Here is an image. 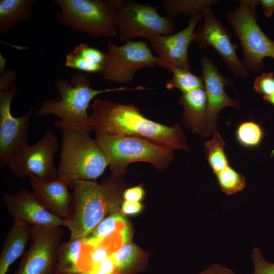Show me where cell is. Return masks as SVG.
<instances>
[{"instance_id": "1", "label": "cell", "mask_w": 274, "mask_h": 274, "mask_svg": "<svg viewBox=\"0 0 274 274\" xmlns=\"http://www.w3.org/2000/svg\"><path fill=\"white\" fill-rule=\"evenodd\" d=\"M91 107V128L95 133L146 139L173 150L189 149L180 125L168 126L148 119L134 104L96 99Z\"/></svg>"}, {"instance_id": "2", "label": "cell", "mask_w": 274, "mask_h": 274, "mask_svg": "<svg viewBox=\"0 0 274 274\" xmlns=\"http://www.w3.org/2000/svg\"><path fill=\"white\" fill-rule=\"evenodd\" d=\"M120 177L112 174L100 183L80 180L72 184V199L65 219L70 239L86 237L105 218L119 211L123 199Z\"/></svg>"}, {"instance_id": "3", "label": "cell", "mask_w": 274, "mask_h": 274, "mask_svg": "<svg viewBox=\"0 0 274 274\" xmlns=\"http://www.w3.org/2000/svg\"><path fill=\"white\" fill-rule=\"evenodd\" d=\"M55 87L60 98L43 101L40 109L36 111V115L56 116L59 120L54 121L53 125L57 128L65 126L89 132L92 130L88 109L90 101L96 96L108 92L150 89L137 86L95 89L92 87L87 75L82 73L73 75L69 80L57 79Z\"/></svg>"}, {"instance_id": "4", "label": "cell", "mask_w": 274, "mask_h": 274, "mask_svg": "<svg viewBox=\"0 0 274 274\" xmlns=\"http://www.w3.org/2000/svg\"><path fill=\"white\" fill-rule=\"evenodd\" d=\"M61 150L57 176L69 185L77 181H95L108 166L107 159L89 131L60 126Z\"/></svg>"}, {"instance_id": "5", "label": "cell", "mask_w": 274, "mask_h": 274, "mask_svg": "<svg viewBox=\"0 0 274 274\" xmlns=\"http://www.w3.org/2000/svg\"><path fill=\"white\" fill-rule=\"evenodd\" d=\"M95 140L107 159L112 174L116 176L125 174L128 165L135 162L149 163L162 170L175 158L173 150L146 139L95 133Z\"/></svg>"}, {"instance_id": "6", "label": "cell", "mask_w": 274, "mask_h": 274, "mask_svg": "<svg viewBox=\"0 0 274 274\" xmlns=\"http://www.w3.org/2000/svg\"><path fill=\"white\" fill-rule=\"evenodd\" d=\"M60 10L55 16L60 24L93 38L118 36L116 11L112 1L55 0Z\"/></svg>"}, {"instance_id": "7", "label": "cell", "mask_w": 274, "mask_h": 274, "mask_svg": "<svg viewBox=\"0 0 274 274\" xmlns=\"http://www.w3.org/2000/svg\"><path fill=\"white\" fill-rule=\"evenodd\" d=\"M258 6V0H241L236 9L226 14V19L243 49V62L248 71L256 74L264 67L265 58L274 59V41L258 24L256 8Z\"/></svg>"}, {"instance_id": "8", "label": "cell", "mask_w": 274, "mask_h": 274, "mask_svg": "<svg viewBox=\"0 0 274 274\" xmlns=\"http://www.w3.org/2000/svg\"><path fill=\"white\" fill-rule=\"evenodd\" d=\"M112 3L116 11V25L122 44L138 38L147 39L174 31L176 16H160L157 7L133 1L115 0Z\"/></svg>"}, {"instance_id": "9", "label": "cell", "mask_w": 274, "mask_h": 274, "mask_svg": "<svg viewBox=\"0 0 274 274\" xmlns=\"http://www.w3.org/2000/svg\"><path fill=\"white\" fill-rule=\"evenodd\" d=\"M107 49L100 73L106 81L129 84L139 70L158 66L157 56L146 42L130 41L118 46L108 39Z\"/></svg>"}, {"instance_id": "10", "label": "cell", "mask_w": 274, "mask_h": 274, "mask_svg": "<svg viewBox=\"0 0 274 274\" xmlns=\"http://www.w3.org/2000/svg\"><path fill=\"white\" fill-rule=\"evenodd\" d=\"M59 146L57 137L49 129L36 144L19 148L10 158L7 166L19 179L35 177L51 179L57 176L53 157Z\"/></svg>"}, {"instance_id": "11", "label": "cell", "mask_w": 274, "mask_h": 274, "mask_svg": "<svg viewBox=\"0 0 274 274\" xmlns=\"http://www.w3.org/2000/svg\"><path fill=\"white\" fill-rule=\"evenodd\" d=\"M201 13L203 22L194 31L192 42L200 49L213 48L234 76L247 77L248 71L237 57L238 46L231 41L230 32L216 18L211 7L204 8Z\"/></svg>"}, {"instance_id": "12", "label": "cell", "mask_w": 274, "mask_h": 274, "mask_svg": "<svg viewBox=\"0 0 274 274\" xmlns=\"http://www.w3.org/2000/svg\"><path fill=\"white\" fill-rule=\"evenodd\" d=\"M61 227H32L31 244L15 274H57V255L63 235Z\"/></svg>"}, {"instance_id": "13", "label": "cell", "mask_w": 274, "mask_h": 274, "mask_svg": "<svg viewBox=\"0 0 274 274\" xmlns=\"http://www.w3.org/2000/svg\"><path fill=\"white\" fill-rule=\"evenodd\" d=\"M15 85L0 91V169L8 165L13 154L21 146L27 144L30 118L33 109L15 117L11 113V104L18 93Z\"/></svg>"}, {"instance_id": "14", "label": "cell", "mask_w": 274, "mask_h": 274, "mask_svg": "<svg viewBox=\"0 0 274 274\" xmlns=\"http://www.w3.org/2000/svg\"><path fill=\"white\" fill-rule=\"evenodd\" d=\"M202 18L201 13L190 17L187 26L176 34L148 37L151 48L158 54V66L168 72L171 66L190 70L188 49L192 42L194 29Z\"/></svg>"}, {"instance_id": "15", "label": "cell", "mask_w": 274, "mask_h": 274, "mask_svg": "<svg viewBox=\"0 0 274 274\" xmlns=\"http://www.w3.org/2000/svg\"><path fill=\"white\" fill-rule=\"evenodd\" d=\"M201 76L207 95L206 125L208 135L216 131L218 118L227 107H240L239 101L230 97L224 87L232 85L230 79L222 75L215 64L205 55L201 58Z\"/></svg>"}, {"instance_id": "16", "label": "cell", "mask_w": 274, "mask_h": 274, "mask_svg": "<svg viewBox=\"0 0 274 274\" xmlns=\"http://www.w3.org/2000/svg\"><path fill=\"white\" fill-rule=\"evenodd\" d=\"M3 200L14 221L35 228L67 226L65 219L48 211L33 192L22 189L15 194L5 193Z\"/></svg>"}, {"instance_id": "17", "label": "cell", "mask_w": 274, "mask_h": 274, "mask_svg": "<svg viewBox=\"0 0 274 274\" xmlns=\"http://www.w3.org/2000/svg\"><path fill=\"white\" fill-rule=\"evenodd\" d=\"M29 181L33 193L48 211L60 218L67 217L72 194L66 182L58 177L51 179L31 177Z\"/></svg>"}, {"instance_id": "18", "label": "cell", "mask_w": 274, "mask_h": 274, "mask_svg": "<svg viewBox=\"0 0 274 274\" xmlns=\"http://www.w3.org/2000/svg\"><path fill=\"white\" fill-rule=\"evenodd\" d=\"M183 108L182 118L185 127L193 134L207 136V99L204 88L183 93L178 100Z\"/></svg>"}, {"instance_id": "19", "label": "cell", "mask_w": 274, "mask_h": 274, "mask_svg": "<svg viewBox=\"0 0 274 274\" xmlns=\"http://www.w3.org/2000/svg\"><path fill=\"white\" fill-rule=\"evenodd\" d=\"M32 228L14 221L4 243L0 256V274H6L10 265L23 253L32 237Z\"/></svg>"}, {"instance_id": "20", "label": "cell", "mask_w": 274, "mask_h": 274, "mask_svg": "<svg viewBox=\"0 0 274 274\" xmlns=\"http://www.w3.org/2000/svg\"><path fill=\"white\" fill-rule=\"evenodd\" d=\"M123 245H124V240L120 234L109 236L94 247L85 242L79 263V271L88 273L102 261L111 256Z\"/></svg>"}, {"instance_id": "21", "label": "cell", "mask_w": 274, "mask_h": 274, "mask_svg": "<svg viewBox=\"0 0 274 274\" xmlns=\"http://www.w3.org/2000/svg\"><path fill=\"white\" fill-rule=\"evenodd\" d=\"M115 234L121 235L124 244L128 243L131 236L128 222L124 214L119 211L105 218L90 234L84 237V240L94 247L105 238Z\"/></svg>"}, {"instance_id": "22", "label": "cell", "mask_w": 274, "mask_h": 274, "mask_svg": "<svg viewBox=\"0 0 274 274\" xmlns=\"http://www.w3.org/2000/svg\"><path fill=\"white\" fill-rule=\"evenodd\" d=\"M33 0H1L0 32L7 33L19 23L32 18Z\"/></svg>"}, {"instance_id": "23", "label": "cell", "mask_w": 274, "mask_h": 274, "mask_svg": "<svg viewBox=\"0 0 274 274\" xmlns=\"http://www.w3.org/2000/svg\"><path fill=\"white\" fill-rule=\"evenodd\" d=\"M85 246L84 238L61 242L57 260V274L79 272V263Z\"/></svg>"}, {"instance_id": "24", "label": "cell", "mask_w": 274, "mask_h": 274, "mask_svg": "<svg viewBox=\"0 0 274 274\" xmlns=\"http://www.w3.org/2000/svg\"><path fill=\"white\" fill-rule=\"evenodd\" d=\"M169 73H172L173 76L165 84V88L168 90L177 89L183 93L204 88L201 76L194 75L189 70L171 66Z\"/></svg>"}, {"instance_id": "25", "label": "cell", "mask_w": 274, "mask_h": 274, "mask_svg": "<svg viewBox=\"0 0 274 274\" xmlns=\"http://www.w3.org/2000/svg\"><path fill=\"white\" fill-rule=\"evenodd\" d=\"M206 158L215 175L229 166L225 152V142L217 131L211 140L204 143Z\"/></svg>"}, {"instance_id": "26", "label": "cell", "mask_w": 274, "mask_h": 274, "mask_svg": "<svg viewBox=\"0 0 274 274\" xmlns=\"http://www.w3.org/2000/svg\"><path fill=\"white\" fill-rule=\"evenodd\" d=\"M218 2L216 0H165L163 6L168 15L176 16L181 13L191 17Z\"/></svg>"}, {"instance_id": "27", "label": "cell", "mask_w": 274, "mask_h": 274, "mask_svg": "<svg viewBox=\"0 0 274 274\" xmlns=\"http://www.w3.org/2000/svg\"><path fill=\"white\" fill-rule=\"evenodd\" d=\"M235 136L239 145L245 148H254L261 144L264 132L259 124L253 121H247L238 125Z\"/></svg>"}, {"instance_id": "28", "label": "cell", "mask_w": 274, "mask_h": 274, "mask_svg": "<svg viewBox=\"0 0 274 274\" xmlns=\"http://www.w3.org/2000/svg\"><path fill=\"white\" fill-rule=\"evenodd\" d=\"M215 175L220 188L228 195L241 191L246 187L245 176L230 165Z\"/></svg>"}, {"instance_id": "29", "label": "cell", "mask_w": 274, "mask_h": 274, "mask_svg": "<svg viewBox=\"0 0 274 274\" xmlns=\"http://www.w3.org/2000/svg\"><path fill=\"white\" fill-rule=\"evenodd\" d=\"M140 256L138 248L132 243L123 245L111 255L117 267L118 274H126L136 263Z\"/></svg>"}, {"instance_id": "30", "label": "cell", "mask_w": 274, "mask_h": 274, "mask_svg": "<svg viewBox=\"0 0 274 274\" xmlns=\"http://www.w3.org/2000/svg\"><path fill=\"white\" fill-rule=\"evenodd\" d=\"M65 65L88 73L100 74L102 69V65L91 62L73 52L66 55Z\"/></svg>"}, {"instance_id": "31", "label": "cell", "mask_w": 274, "mask_h": 274, "mask_svg": "<svg viewBox=\"0 0 274 274\" xmlns=\"http://www.w3.org/2000/svg\"><path fill=\"white\" fill-rule=\"evenodd\" d=\"M72 52L91 62L101 65L105 60V53L86 43H80L75 46Z\"/></svg>"}, {"instance_id": "32", "label": "cell", "mask_w": 274, "mask_h": 274, "mask_svg": "<svg viewBox=\"0 0 274 274\" xmlns=\"http://www.w3.org/2000/svg\"><path fill=\"white\" fill-rule=\"evenodd\" d=\"M253 89L263 96L274 94V75L271 72L263 73L254 79Z\"/></svg>"}, {"instance_id": "33", "label": "cell", "mask_w": 274, "mask_h": 274, "mask_svg": "<svg viewBox=\"0 0 274 274\" xmlns=\"http://www.w3.org/2000/svg\"><path fill=\"white\" fill-rule=\"evenodd\" d=\"M252 259L254 265L252 274H274V263L267 261L259 248L253 250Z\"/></svg>"}, {"instance_id": "34", "label": "cell", "mask_w": 274, "mask_h": 274, "mask_svg": "<svg viewBox=\"0 0 274 274\" xmlns=\"http://www.w3.org/2000/svg\"><path fill=\"white\" fill-rule=\"evenodd\" d=\"M87 274H118L116 265L111 257L107 258Z\"/></svg>"}, {"instance_id": "35", "label": "cell", "mask_w": 274, "mask_h": 274, "mask_svg": "<svg viewBox=\"0 0 274 274\" xmlns=\"http://www.w3.org/2000/svg\"><path fill=\"white\" fill-rule=\"evenodd\" d=\"M145 191L141 185L126 189L123 193V198L125 200L140 202L144 197Z\"/></svg>"}, {"instance_id": "36", "label": "cell", "mask_w": 274, "mask_h": 274, "mask_svg": "<svg viewBox=\"0 0 274 274\" xmlns=\"http://www.w3.org/2000/svg\"><path fill=\"white\" fill-rule=\"evenodd\" d=\"M1 73L0 91L10 89L15 85L14 81L16 74L14 71L7 70Z\"/></svg>"}, {"instance_id": "37", "label": "cell", "mask_w": 274, "mask_h": 274, "mask_svg": "<svg viewBox=\"0 0 274 274\" xmlns=\"http://www.w3.org/2000/svg\"><path fill=\"white\" fill-rule=\"evenodd\" d=\"M143 209V205L140 202H133L124 200L121 207V212L124 215H134L140 213Z\"/></svg>"}, {"instance_id": "38", "label": "cell", "mask_w": 274, "mask_h": 274, "mask_svg": "<svg viewBox=\"0 0 274 274\" xmlns=\"http://www.w3.org/2000/svg\"><path fill=\"white\" fill-rule=\"evenodd\" d=\"M200 274H235L231 269L218 264H213Z\"/></svg>"}, {"instance_id": "39", "label": "cell", "mask_w": 274, "mask_h": 274, "mask_svg": "<svg viewBox=\"0 0 274 274\" xmlns=\"http://www.w3.org/2000/svg\"><path fill=\"white\" fill-rule=\"evenodd\" d=\"M259 5H260L264 15L270 18L274 13V0H258Z\"/></svg>"}, {"instance_id": "40", "label": "cell", "mask_w": 274, "mask_h": 274, "mask_svg": "<svg viewBox=\"0 0 274 274\" xmlns=\"http://www.w3.org/2000/svg\"><path fill=\"white\" fill-rule=\"evenodd\" d=\"M264 100L274 106V94L270 96H263Z\"/></svg>"}, {"instance_id": "41", "label": "cell", "mask_w": 274, "mask_h": 274, "mask_svg": "<svg viewBox=\"0 0 274 274\" xmlns=\"http://www.w3.org/2000/svg\"><path fill=\"white\" fill-rule=\"evenodd\" d=\"M60 274H87L85 272H75V273H60Z\"/></svg>"}]
</instances>
